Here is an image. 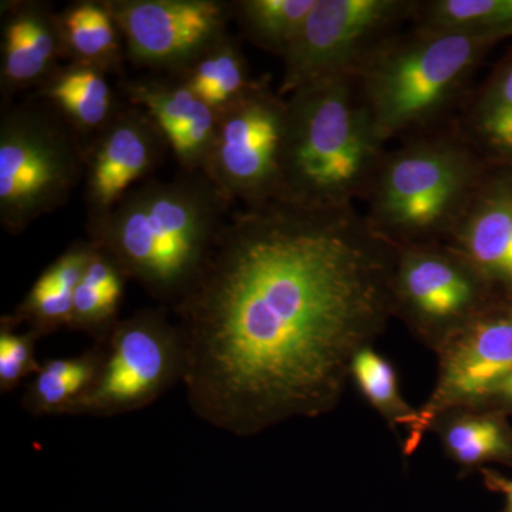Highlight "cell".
<instances>
[{
  "mask_svg": "<svg viewBox=\"0 0 512 512\" xmlns=\"http://www.w3.org/2000/svg\"><path fill=\"white\" fill-rule=\"evenodd\" d=\"M130 62L141 69L183 73L227 39L232 3L218 0L106 2Z\"/></svg>",
  "mask_w": 512,
  "mask_h": 512,
  "instance_id": "obj_11",
  "label": "cell"
},
{
  "mask_svg": "<svg viewBox=\"0 0 512 512\" xmlns=\"http://www.w3.org/2000/svg\"><path fill=\"white\" fill-rule=\"evenodd\" d=\"M106 74L89 64L57 67L42 83L43 99L74 131L97 136L120 110Z\"/></svg>",
  "mask_w": 512,
  "mask_h": 512,
  "instance_id": "obj_19",
  "label": "cell"
},
{
  "mask_svg": "<svg viewBox=\"0 0 512 512\" xmlns=\"http://www.w3.org/2000/svg\"><path fill=\"white\" fill-rule=\"evenodd\" d=\"M416 26L474 33L503 40L512 35V0H430L419 2Z\"/></svg>",
  "mask_w": 512,
  "mask_h": 512,
  "instance_id": "obj_24",
  "label": "cell"
},
{
  "mask_svg": "<svg viewBox=\"0 0 512 512\" xmlns=\"http://www.w3.org/2000/svg\"><path fill=\"white\" fill-rule=\"evenodd\" d=\"M396 254L355 207L275 198L231 215L173 309L191 412L237 437L333 412L394 316Z\"/></svg>",
  "mask_w": 512,
  "mask_h": 512,
  "instance_id": "obj_1",
  "label": "cell"
},
{
  "mask_svg": "<svg viewBox=\"0 0 512 512\" xmlns=\"http://www.w3.org/2000/svg\"><path fill=\"white\" fill-rule=\"evenodd\" d=\"M40 338L33 330L18 332V328L0 322V393L9 394L39 372L42 362L36 357Z\"/></svg>",
  "mask_w": 512,
  "mask_h": 512,
  "instance_id": "obj_27",
  "label": "cell"
},
{
  "mask_svg": "<svg viewBox=\"0 0 512 512\" xmlns=\"http://www.w3.org/2000/svg\"><path fill=\"white\" fill-rule=\"evenodd\" d=\"M64 52L76 63L110 72L119 67L121 35L106 2H76L57 15Z\"/></svg>",
  "mask_w": 512,
  "mask_h": 512,
  "instance_id": "obj_21",
  "label": "cell"
},
{
  "mask_svg": "<svg viewBox=\"0 0 512 512\" xmlns=\"http://www.w3.org/2000/svg\"><path fill=\"white\" fill-rule=\"evenodd\" d=\"M104 346L92 387L63 416L110 419L138 412L184 382L183 336L163 306L120 319Z\"/></svg>",
  "mask_w": 512,
  "mask_h": 512,
  "instance_id": "obj_7",
  "label": "cell"
},
{
  "mask_svg": "<svg viewBox=\"0 0 512 512\" xmlns=\"http://www.w3.org/2000/svg\"><path fill=\"white\" fill-rule=\"evenodd\" d=\"M474 137L512 160V57L490 77L470 113Z\"/></svg>",
  "mask_w": 512,
  "mask_h": 512,
  "instance_id": "obj_26",
  "label": "cell"
},
{
  "mask_svg": "<svg viewBox=\"0 0 512 512\" xmlns=\"http://www.w3.org/2000/svg\"><path fill=\"white\" fill-rule=\"evenodd\" d=\"M480 474L488 490L504 495L505 507L503 512H512V478L501 476L497 471L484 467L480 468Z\"/></svg>",
  "mask_w": 512,
  "mask_h": 512,
  "instance_id": "obj_29",
  "label": "cell"
},
{
  "mask_svg": "<svg viewBox=\"0 0 512 512\" xmlns=\"http://www.w3.org/2000/svg\"><path fill=\"white\" fill-rule=\"evenodd\" d=\"M86 171L76 131L52 107L6 106L0 117V224L18 235L62 207Z\"/></svg>",
  "mask_w": 512,
  "mask_h": 512,
  "instance_id": "obj_6",
  "label": "cell"
},
{
  "mask_svg": "<svg viewBox=\"0 0 512 512\" xmlns=\"http://www.w3.org/2000/svg\"><path fill=\"white\" fill-rule=\"evenodd\" d=\"M384 143L355 73L335 74L286 96L279 200L305 207H355L366 200Z\"/></svg>",
  "mask_w": 512,
  "mask_h": 512,
  "instance_id": "obj_3",
  "label": "cell"
},
{
  "mask_svg": "<svg viewBox=\"0 0 512 512\" xmlns=\"http://www.w3.org/2000/svg\"><path fill=\"white\" fill-rule=\"evenodd\" d=\"M286 97L256 83L217 113V130L201 173L229 202L275 200L281 188Z\"/></svg>",
  "mask_w": 512,
  "mask_h": 512,
  "instance_id": "obj_9",
  "label": "cell"
},
{
  "mask_svg": "<svg viewBox=\"0 0 512 512\" xmlns=\"http://www.w3.org/2000/svg\"><path fill=\"white\" fill-rule=\"evenodd\" d=\"M463 130L419 134L384 154L367 194V224L394 247L447 242L487 177Z\"/></svg>",
  "mask_w": 512,
  "mask_h": 512,
  "instance_id": "obj_5",
  "label": "cell"
},
{
  "mask_svg": "<svg viewBox=\"0 0 512 512\" xmlns=\"http://www.w3.org/2000/svg\"><path fill=\"white\" fill-rule=\"evenodd\" d=\"M106 346L94 343L80 355L42 362L39 372L26 384L22 404L33 417L63 416L92 387L103 365Z\"/></svg>",
  "mask_w": 512,
  "mask_h": 512,
  "instance_id": "obj_20",
  "label": "cell"
},
{
  "mask_svg": "<svg viewBox=\"0 0 512 512\" xmlns=\"http://www.w3.org/2000/svg\"><path fill=\"white\" fill-rule=\"evenodd\" d=\"M473 407L497 410V412H512V372L510 375L495 383L483 399Z\"/></svg>",
  "mask_w": 512,
  "mask_h": 512,
  "instance_id": "obj_28",
  "label": "cell"
},
{
  "mask_svg": "<svg viewBox=\"0 0 512 512\" xmlns=\"http://www.w3.org/2000/svg\"><path fill=\"white\" fill-rule=\"evenodd\" d=\"M412 0H318L301 32L286 50L281 96L335 74L349 73L404 19Z\"/></svg>",
  "mask_w": 512,
  "mask_h": 512,
  "instance_id": "obj_10",
  "label": "cell"
},
{
  "mask_svg": "<svg viewBox=\"0 0 512 512\" xmlns=\"http://www.w3.org/2000/svg\"><path fill=\"white\" fill-rule=\"evenodd\" d=\"M431 431L463 473L488 463L512 464V429L497 410L457 407L437 417Z\"/></svg>",
  "mask_w": 512,
  "mask_h": 512,
  "instance_id": "obj_17",
  "label": "cell"
},
{
  "mask_svg": "<svg viewBox=\"0 0 512 512\" xmlns=\"http://www.w3.org/2000/svg\"><path fill=\"white\" fill-rule=\"evenodd\" d=\"M167 148L163 134L143 110L130 106L117 111L86 151L87 231L147 181L163 163Z\"/></svg>",
  "mask_w": 512,
  "mask_h": 512,
  "instance_id": "obj_13",
  "label": "cell"
},
{
  "mask_svg": "<svg viewBox=\"0 0 512 512\" xmlns=\"http://www.w3.org/2000/svg\"><path fill=\"white\" fill-rule=\"evenodd\" d=\"M350 380L394 433L399 434L400 427L412 426L417 409L403 399L396 367L373 346L357 353L350 367Z\"/></svg>",
  "mask_w": 512,
  "mask_h": 512,
  "instance_id": "obj_25",
  "label": "cell"
},
{
  "mask_svg": "<svg viewBox=\"0 0 512 512\" xmlns=\"http://www.w3.org/2000/svg\"><path fill=\"white\" fill-rule=\"evenodd\" d=\"M392 291L394 316L434 353L501 301L447 242L397 248Z\"/></svg>",
  "mask_w": 512,
  "mask_h": 512,
  "instance_id": "obj_8",
  "label": "cell"
},
{
  "mask_svg": "<svg viewBox=\"0 0 512 512\" xmlns=\"http://www.w3.org/2000/svg\"><path fill=\"white\" fill-rule=\"evenodd\" d=\"M447 244L512 301V171L487 174Z\"/></svg>",
  "mask_w": 512,
  "mask_h": 512,
  "instance_id": "obj_14",
  "label": "cell"
},
{
  "mask_svg": "<svg viewBox=\"0 0 512 512\" xmlns=\"http://www.w3.org/2000/svg\"><path fill=\"white\" fill-rule=\"evenodd\" d=\"M123 90L130 106L154 121L183 171L201 173L217 130V111L177 77L133 80L123 83Z\"/></svg>",
  "mask_w": 512,
  "mask_h": 512,
  "instance_id": "obj_15",
  "label": "cell"
},
{
  "mask_svg": "<svg viewBox=\"0 0 512 512\" xmlns=\"http://www.w3.org/2000/svg\"><path fill=\"white\" fill-rule=\"evenodd\" d=\"M92 252L93 245L89 241L76 242L67 248L40 274L16 311L3 316L2 320L15 328L26 323L40 338L57 329L69 328L74 292L82 281Z\"/></svg>",
  "mask_w": 512,
  "mask_h": 512,
  "instance_id": "obj_18",
  "label": "cell"
},
{
  "mask_svg": "<svg viewBox=\"0 0 512 512\" xmlns=\"http://www.w3.org/2000/svg\"><path fill=\"white\" fill-rule=\"evenodd\" d=\"M64 53L57 15L42 3L19 2L3 12V92L45 82Z\"/></svg>",
  "mask_w": 512,
  "mask_h": 512,
  "instance_id": "obj_16",
  "label": "cell"
},
{
  "mask_svg": "<svg viewBox=\"0 0 512 512\" xmlns=\"http://www.w3.org/2000/svg\"><path fill=\"white\" fill-rule=\"evenodd\" d=\"M318 0H239L232 18L242 35L266 52L284 56Z\"/></svg>",
  "mask_w": 512,
  "mask_h": 512,
  "instance_id": "obj_23",
  "label": "cell"
},
{
  "mask_svg": "<svg viewBox=\"0 0 512 512\" xmlns=\"http://www.w3.org/2000/svg\"><path fill=\"white\" fill-rule=\"evenodd\" d=\"M497 42L493 36L414 26L377 43L353 73L383 143L440 126Z\"/></svg>",
  "mask_w": 512,
  "mask_h": 512,
  "instance_id": "obj_4",
  "label": "cell"
},
{
  "mask_svg": "<svg viewBox=\"0 0 512 512\" xmlns=\"http://www.w3.org/2000/svg\"><path fill=\"white\" fill-rule=\"evenodd\" d=\"M175 77L217 113L241 99L256 84L249 76L241 47L231 36Z\"/></svg>",
  "mask_w": 512,
  "mask_h": 512,
  "instance_id": "obj_22",
  "label": "cell"
},
{
  "mask_svg": "<svg viewBox=\"0 0 512 512\" xmlns=\"http://www.w3.org/2000/svg\"><path fill=\"white\" fill-rule=\"evenodd\" d=\"M229 202L202 173L147 180L90 229L89 241L163 308L183 301L214 251Z\"/></svg>",
  "mask_w": 512,
  "mask_h": 512,
  "instance_id": "obj_2",
  "label": "cell"
},
{
  "mask_svg": "<svg viewBox=\"0 0 512 512\" xmlns=\"http://www.w3.org/2000/svg\"><path fill=\"white\" fill-rule=\"evenodd\" d=\"M439 375L429 399L403 440L404 457L413 456L441 414L473 407L512 372V301L501 299L436 353Z\"/></svg>",
  "mask_w": 512,
  "mask_h": 512,
  "instance_id": "obj_12",
  "label": "cell"
}]
</instances>
